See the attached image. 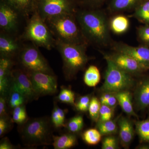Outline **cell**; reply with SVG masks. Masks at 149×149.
Wrapping results in <instances>:
<instances>
[{
    "label": "cell",
    "mask_w": 149,
    "mask_h": 149,
    "mask_svg": "<svg viewBox=\"0 0 149 149\" xmlns=\"http://www.w3.org/2000/svg\"><path fill=\"white\" fill-rule=\"evenodd\" d=\"M12 119L13 122L18 124H23L27 121V112L24 105L13 109Z\"/></svg>",
    "instance_id": "1f68e13d"
},
{
    "label": "cell",
    "mask_w": 149,
    "mask_h": 149,
    "mask_svg": "<svg viewBox=\"0 0 149 149\" xmlns=\"http://www.w3.org/2000/svg\"><path fill=\"white\" fill-rule=\"evenodd\" d=\"M102 149H116L118 148V142L114 136L110 135L104 138L102 142Z\"/></svg>",
    "instance_id": "8d00e7d4"
},
{
    "label": "cell",
    "mask_w": 149,
    "mask_h": 149,
    "mask_svg": "<svg viewBox=\"0 0 149 149\" xmlns=\"http://www.w3.org/2000/svg\"><path fill=\"white\" fill-rule=\"evenodd\" d=\"M109 24L111 31L116 35L124 34L130 27L129 19L122 15H117L110 19Z\"/></svg>",
    "instance_id": "d6986e66"
},
{
    "label": "cell",
    "mask_w": 149,
    "mask_h": 149,
    "mask_svg": "<svg viewBox=\"0 0 149 149\" xmlns=\"http://www.w3.org/2000/svg\"><path fill=\"white\" fill-rule=\"evenodd\" d=\"M108 0H83V3L90 8H98Z\"/></svg>",
    "instance_id": "f35d334b"
},
{
    "label": "cell",
    "mask_w": 149,
    "mask_h": 149,
    "mask_svg": "<svg viewBox=\"0 0 149 149\" xmlns=\"http://www.w3.org/2000/svg\"><path fill=\"white\" fill-rule=\"evenodd\" d=\"M148 108H149V107H148Z\"/></svg>",
    "instance_id": "ee69618b"
},
{
    "label": "cell",
    "mask_w": 149,
    "mask_h": 149,
    "mask_svg": "<svg viewBox=\"0 0 149 149\" xmlns=\"http://www.w3.org/2000/svg\"><path fill=\"white\" fill-rule=\"evenodd\" d=\"M11 88L21 93L28 101L36 100L39 96L33 88L28 74L20 70H15L11 73Z\"/></svg>",
    "instance_id": "8fae6325"
},
{
    "label": "cell",
    "mask_w": 149,
    "mask_h": 149,
    "mask_svg": "<svg viewBox=\"0 0 149 149\" xmlns=\"http://www.w3.org/2000/svg\"><path fill=\"white\" fill-rule=\"evenodd\" d=\"M97 128L103 136L113 135L116 133L118 130L116 122L112 119L107 121H98Z\"/></svg>",
    "instance_id": "484cf974"
},
{
    "label": "cell",
    "mask_w": 149,
    "mask_h": 149,
    "mask_svg": "<svg viewBox=\"0 0 149 149\" xmlns=\"http://www.w3.org/2000/svg\"><path fill=\"white\" fill-rule=\"evenodd\" d=\"M132 17L145 24H149V0H146L134 10Z\"/></svg>",
    "instance_id": "cb8c5ba5"
},
{
    "label": "cell",
    "mask_w": 149,
    "mask_h": 149,
    "mask_svg": "<svg viewBox=\"0 0 149 149\" xmlns=\"http://www.w3.org/2000/svg\"><path fill=\"white\" fill-rule=\"evenodd\" d=\"M136 109L142 111L149 107V77L144 78L136 86L134 93Z\"/></svg>",
    "instance_id": "5bb4252c"
},
{
    "label": "cell",
    "mask_w": 149,
    "mask_h": 149,
    "mask_svg": "<svg viewBox=\"0 0 149 149\" xmlns=\"http://www.w3.org/2000/svg\"><path fill=\"white\" fill-rule=\"evenodd\" d=\"M14 147L12 145L9 141L8 139L5 138L1 141L0 143V149H12Z\"/></svg>",
    "instance_id": "b9f144b4"
},
{
    "label": "cell",
    "mask_w": 149,
    "mask_h": 149,
    "mask_svg": "<svg viewBox=\"0 0 149 149\" xmlns=\"http://www.w3.org/2000/svg\"><path fill=\"white\" fill-rule=\"evenodd\" d=\"M9 91V104L11 108L23 105L25 102L27 101L24 96L15 89L10 88Z\"/></svg>",
    "instance_id": "83f0119b"
},
{
    "label": "cell",
    "mask_w": 149,
    "mask_h": 149,
    "mask_svg": "<svg viewBox=\"0 0 149 149\" xmlns=\"http://www.w3.org/2000/svg\"><path fill=\"white\" fill-rule=\"evenodd\" d=\"M65 113L64 110L57 105L54 106L52 114V122L56 128L65 126Z\"/></svg>",
    "instance_id": "f1b7e54d"
},
{
    "label": "cell",
    "mask_w": 149,
    "mask_h": 149,
    "mask_svg": "<svg viewBox=\"0 0 149 149\" xmlns=\"http://www.w3.org/2000/svg\"><path fill=\"white\" fill-rule=\"evenodd\" d=\"M53 145L55 149H68L75 146L77 138L72 134H65L61 136H53Z\"/></svg>",
    "instance_id": "44dd1931"
},
{
    "label": "cell",
    "mask_w": 149,
    "mask_h": 149,
    "mask_svg": "<svg viewBox=\"0 0 149 149\" xmlns=\"http://www.w3.org/2000/svg\"><path fill=\"white\" fill-rule=\"evenodd\" d=\"M24 38L35 45L51 50L56 47V41L53 35L44 19L36 11L33 12L24 34Z\"/></svg>",
    "instance_id": "8992f818"
},
{
    "label": "cell",
    "mask_w": 149,
    "mask_h": 149,
    "mask_svg": "<svg viewBox=\"0 0 149 149\" xmlns=\"http://www.w3.org/2000/svg\"><path fill=\"white\" fill-rule=\"evenodd\" d=\"M91 100L90 96L85 95L80 97L78 102L75 103V106L78 111L86 112L88 111Z\"/></svg>",
    "instance_id": "74e56055"
},
{
    "label": "cell",
    "mask_w": 149,
    "mask_h": 149,
    "mask_svg": "<svg viewBox=\"0 0 149 149\" xmlns=\"http://www.w3.org/2000/svg\"><path fill=\"white\" fill-rule=\"evenodd\" d=\"M20 50V46L15 38L10 34L2 32L0 35V53L1 56L10 58Z\"/></svg>",
    "instance_id": "2e32d148"
},
{
    "label": "cell",
    "mask_w": 149,
    "mask_h": 149,
    "mask_svg": "<svg viewBox=\"0 0 149 149\" xmlns=\"http://www.w3.org/2000/svg\"><path fill=\"white\" fill-rule=\"evenodd\" d=\"M101 106L100 102L97 97H93L91 99L88 111L91 119L95 122L99 120Z\"/></svg>",
    "instance_id": "4dcf8cb0"
},
{
    "label": "cell",
    "mask_w": 149,
    "mask_h": 149,
    "mask_svg": "<svg viewBox=\"0 0 149 149\" xmlns=\"http://www.w3.org/2000/svg\"><path fill=\"white\" fill-rule=\"evenodd\" d=\"M102 135L98 129L91 128L84 132L83 139L86 143L89 145H96L101 140Z\"/></svg>",
    "instance_id": "4316f807"
},
{
    "label": "cell",
    "mask_w": 149,
    "mask_h": 149,
    "mask_svg": "<svg viewBox=\"0 0 149 149\" xmlns=\"http://www.w3.org/2000/svg\"><path fill=\"white\" fill-rule=\"evenodd\" d=\"M113 114V108L106 105L101 104L98 121H104L111 120L112 118Z\"/></svg>",
    "instance_id": "d590c367"
},
{
    "label": "cell",
    "mask_w": 149,
    "mask_h": 149,
    "mask_svg": "<svg viewBox=\"0 0 149 149\" xmlns=\"http://www.w3.org/2000/svg\"><path fill=\"white\" fill-rule=\"evenodd\" d=\"M146 0H110L107 9L111 13L135 10Z\"/></svg>",
    "instance_id": "ac0fdd59"
},
{
    "label": "cell",
    "mask_w": 149,
    "mask_h": 149,
    "mask_svg": "<svg viewBox=\"0 0 149 149\" xmlns=\"http://www.w3.org/2000/svg\"><path fill=\"white\" fill-rule=\"evenodd\" d=\"M21 14L27 15L35 11V0H6Z\"/></svg>",
    "instance_id": "7402d4cb"
},
{
    "label": "cell",
    "mask_w": 149,
    "mask_h": 149,
    "mask_svg": "<svg viewBox=\"0 0 149 149\" xmlns=\"http://www.w3.org/2000/svg\"><path fill=\"white\" fill-rule=\"evenodd\" d=\"M113 50L126 54L136 59L147 70H149V47L142 45L130 46L121 42L112 43Z\"/></svg>",
    "instance_id": "4fadbf2b"
},
{
    "label": "cell",
    "mask_w": 149,
    "mask_h": 149,
    "mask_svg": "<svg viewBox=\"0 0 149 149\" xmlns=\"http://www.w3.org/2000/svg\"><path fill=\"white\" fill-rule=\"evenodd\" d=\"M84 120L81 115H77L70 119L67 123L66 127L70 133H77L83 129Z\"/></svg>",
    "instance_id": "f546056e"
},
{
    "label": "cell",
    "mask_w": 149,
    "mask_h": 149,
    "mask_svg": "<svg viewBox=\"0 0 149 149\" xmlns=\"http://www.w3.org/2000/svg\"><path fill=\"white\" fill-rule=\"evenodd\" d=\"M100 70L97 66L90 65L85 70L84 81L87 86L90 87H95L100 83Z\"/></svg>",
    "instance_id": "603a6c76"
},
{
    "label": "cell",
    "mask_w": 149,
    "mask_h": 149,
    "mask_svg": "<svg viewBox=\"0 0 149 149\" xmlns=\"http://www.w3.org/2000/svg\"><path fill=\"white\" fill-rule=\"evenodd\" d=\"M20 14L6 0L0 1V27L3 32H15L18 25L19 14Z\"/></svg>",
    "instance_id": "7c38bea8"
},
{
    "label": "cell",
    "mask_w": 149,
    "mask_h": 149,
    "mask_svg": "<svg viewBox=\"0 0 149 149\" xmlns=\"http://www.w3.org/2000/svg\"><path fill=\"white\" fill-rule=\"evenodd\" d=\"M45 22L57 40L67 43L88 44L77 22L75 13L55 17Z\"/></svg>",
    "instance_id": "3957f363"
},
{
    "label": "cell",
    "mask_w": 149,
    "mask_h": 149,
    "mask_svg": "<svg viewBox=\"0 0 149 149\" xmlns=\"http://www.w3.org/2000/svg\"><path fill=\"white\" fill-rule=\"evenodd\" d=\"M137 33L138 40L142 45L149 47V24H145L138 27Z\"/></svg>",
    "instance_id": "836d02e7"
},
{
    "label": "cell",
    "mask_w": 149,
    "mask_h": 149,
    "mask_svg": "<svg viewBox=\"0 0 149 149\" xmlns=\"http://www.w3.org/2000/svg\"><path fill=\"white\" fill-rule=\"evenodd\" d=\"M20 59L28 71L54 74L47 60L35 46H27L23 48L20 53Z\"/></svg>",
    "instance_id": "ba28073f"
},
{
    "label": "cell",
    "mask_w": 149,
    "mask_h": 149,
    "mask_svg": "<svg viewBox=\"0 0 149 149\" xmlns=\"http://www.w3.org/2000/svg\"><path fill=\"white\" fill-rule=\"evenodd\" d=\"M118 125L120 143L123 148H128L134 138L133 123L127 118L121 116L118 119Z\"/></svg>",
    "instance_id": "e0dca14e"
},
{
    "label": "cell",
    "mask_w": 149,
    "mask_h": 149,
    "mask_svg": "<svg viewBox=\"0 0 149 149\" xmlns=\"http://www.w3.org/2000/svg\"><path fill=\"white\" fill-rule=\"evenodd\" d=\"M57 98L61 102L75 105L74 93L68 88H62Z\"/></svg>",
    "instance_id": "d6a6232c"
},
{
    "label": "cell",
    "mask_w": 149,
    "mask_h": 149,
    "mask_svg": "<svg viewBox=\"0 0 149 149\" xmlns=\"http://www.w3.org/2000/svg\"><path fill=\"white\" fill-rule=\"evenodd\" d=\"M136 132L141 143H149V117L136 123Z\"/></svg>",
    "instance_id": "d4e9b609"
},
{
    "label": "cell",
    "mask_w": 149,
    "mask_h": 149,
    "mask_svg": "<svg viewBox=\"0 0 149 149\" xmlns=\"http://www.w3.org/2000/svg\"><path fill=\"white\" fill-rule=\"evenodd\" d=\"M107 67L104 81L101 90L103 93H114L129 91L135 86V80L132 75L118 68L109 59L104 57Z\"/></svg>",
    "instance_id": "5b68a950"
},
{
    "label": "cell",
    "mask_w": 149,
    "mask_h": 149,
    "mask_svg": "<svg viewBox=\"0 0 149 149\" xmlns=\"http://www.w3.org/2000/svg\"><path fill=\"white\" fill-rule=\"evenodd\" d=\"M123 111L130 116L138 118V116L133 109L132 102V96L129 91H124L114 93Z\"/></svg>",
    "instance_id": "ffe728a7"
},
{
    "label": "cell",
    "mask_w": 149,
    "mask_h": 149,
    "mask_svg": "<svg viewBox=\"0 0 149 149\" xmlns=\"http://www.w3.org/2000/svg\"><path fill=\"white\" fill-rule=\"evenodd\" d=\"M10 123L8 116H2L0 118V136L1 137L8 131Z\"/></svg>",
    "instance_id": "ab89813d"
},
{
    "label": "cell",
    "mask_w": 149,
    "mask_h": 149,
    "mask_svg": "<svg viewBox=\"0 0 149 149\" xmlns=\"http://www.w3.org/2000/svg\"><path fill=\"white\" fill-rule=\"evenodd\" d=\"M102 54L104 57L109 59L116 66L131 75H139L148 71L140 63L126 54L115 51Z\"/></svg>",
    "instance_id": "30bf717a"
},
{
    "label": "cell",
    "mask_w": 149,
    "mask_h": 149,
    "mask_svg": "<svg viewBox=\"0 0 149 149\" xmlns=\"http://www.w3.org/2000/svg\"><path fill=\"white\" fill-rule=\"evenodd\" d=\"M101 104L106 105L114 109L117 103V99L114 94L109 93H104L100 99Z\"/></svg>",
    "instance_id": "e575fe53"
},
{
    "label": "cell",
    "mask_w": 149,
    "mask_h": 149,
    "mask_svg": "<svg viewBox=\"0 0 149 149\" xmlns=\"http://www.w3.org/2000/svg\"><path fill=\"white\" fill-rule=\"evenodd\" d=\"M75 0H35V10L44 20L68 14L75 13Z\"/></svg>",
    "instance_id": "52a82bcc"
},
{
    "label": "cell",
    "mask_w": 149,
    "mask_h": 149,
    "mask_svg": "<svg viewBox=\"0 0 149 149\" xmlns=\"http://www.w3.org/2000/svg\"><path fill=\"white\" fill-rule=\"evenodd\" d=\"M56 47L61 55L63 61V70L67 79H71L83 70L88 61L86 54L87 44L65 42L56 40Z\"/></svg>",
    "instance_id": "7a4b0ae2"
},
{
    "label": "cell",
    "mask_w": 149,
    "mask_h": 149,
    "mask_svg": "<svg viewBox=\"0 0 149 149\" xmlns=\"http://www.w3.org/2000/svg\"><path fill=\"white\" fill-rule=\"evenodd\" d=\"M28 74L39 97L53 95L57 91V81L54 74L31 71H28Z\"/></svg>",
    "instance_id": "9c48e42d"
},
{
    "label": "cell",
    "mask_w": 149,
    "mask_h": 149,
    "mask_svg": "<svg viewBox=\"0 0 149 149\" xmlns=\"http://www.w3.org/2000/svg\"><path fill=\"white\" fill-rule=\"evenodd\" d=\"M75 16L87 42L100 47H106L113 43L109 20L105 13L98 8L81 10Z\"/></svg>",
    "instance_id": "6da1fadb"
},
{
    "label": "cell",
    "mask_w": 149,
    "mask_h": 149,
    "mask_svg": "<svg viewBox=\"0 0 149 149\" xmlns=\"http://www.w3.org/2000/svg\"><path fill=\"white\" fill-rule=\"evenodd\" d=\"M138 148L141 149H149V143H142V144L140 145Z\"/></svg>",
    "instance_id": "7bdbcfd3"
},
{
    "label": "cell",
    "mask_w": 149,
    "mask_h": 149,
    "mask_svg": "<svg viewBox=\"0 0 149 149\" xmlns=\"http://www.w3.org/2000/svg\"><path fill=\"white\" fill-rule=\"evenodd\" d=\"M20 130L22 139L28 146L48 145L52 139V130L49 120L42 117L27 120Z\"/></svg>",
    "instance_id": "277c9868"
},
{
    "label": "cell",
    "mask_w": 149,
    "mask_h": 149,
    "mask_svg": "<svg viewBox=\"0 0 149 149\" xmlns=\"http://www.w3.org/2000/svg\"><path fill=\"white\" fill-rule=\"evenodd\" d=\"M0 116H8L6 113V106L5 96L1 95L0 97Z\"/></svg>",
    "instance_id": "60d3db41"
},
{
    "label": "cell",
    "mask_w": 149,
    "mask_h": 149,
    "mask_svg": "<svg viewBox=\"0 0 149 149\" xmlns=\"http://www.w3.org/2000/svg\"><path fill=\"white\" fill-rule=\"evenodd\" d=\"M13 62L10 58L1 56L0 59V93L1 95L5 96L10 89L11 68Z\"/></svg>",
    "instance_id": "9a60e30c"
}]
</instances>
